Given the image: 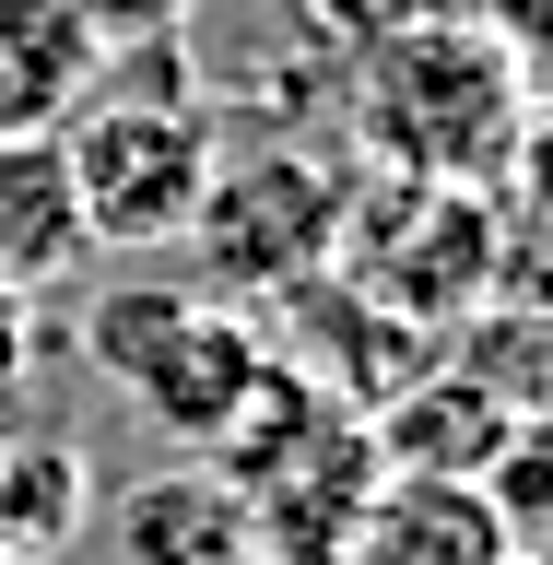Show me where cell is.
Here are the masks:
<instances>
[{"label": "cell", "mask_w": 553, "mask_h": 565, "mask_svg": "<svg viewBox=\"0 0 553 565\" xmlns=\"http://www.w3.org/2000/svg\"><path fill=\"white\" fill-rule=\"evenodd\" d=\"M483 494H494V519L519 530V542H553V413H519V424H507Z\"/></svg>", "instance_id": "12"}, {"label": "cell", "mask_w": 553, "mask_h": 565, "mask_svg": "<svg viewBox=\"0 0 553 565\" xmlns=\"http://www.w3.org/2000/svg\"><path fill=\"white\" fill-rule=\"evenodd\" d=\"M60 166H71V212H83V247L95 259H141V247H177L189 212H201L212 166H224V118L201 95H130L106 83L60 118Z\"/></svg>", "instance_id": "2"}, {"label": "cell", "mask_w": 553, "mask_h": 565, "mask_svg": "<svg viewBox=\"0 0 553 565\" xmlns=\"http://www.w3.org/2000/svg\"><path fill=\"white\" fill-rule=\"evenodd\" d=\"M507 177H519V201H530V212H553V118H530V130H519Z\"/></svg>", "instance_id": "15"}, {"label": "cell", "mask_w": 553, "mask_h": 565, "mask_svg": "<svg viewBox=\"0 0 553 565\" xmlns=\"http://www.w3.org/2000/svg\"><path fill=\"white\" fill-rule=\"evenodd\" d=\"M95 519V471L71 436H0V554L60 565L71 530Z\"/></svg>", "instance_id": "11"}, {"label": "cell", "mask_w": 553, "mask_h": 565, "mask_svg": "<svg viewBox=\"0 0 553 565\" xmlns=\"http://www.w3.org/2000/svg\"><path fill=\"white\" fill-rule=\"evenodd\" d=\"M71 12H83L95 47H153V35H189L201 0H71Z\"/></svg>", "instance_id": "13"}, {"label": "cell", "mask_w": 553, "mask_h": 565, "mask_svg": "<svg viewBox=\"0 0 553 565\" xmlns=\"http://www.w3.org/2000/svg\"><path fill=\"white\" fill-rule=\"evenodd\" d=\"M494 201L483 189H424V177H353L342 212V259L330 271L353 295H377L401 330H436V318H471L494 295Z\"/></svg>", "instance_id": "4"}, {"label": "cell", "mask_w": 553, "mask_h": 565, "mask_svg": "<svg viewBox=\"0 0 553 565\" xmlns=\"http://www.w3.org/2000/svg\"><path fill=\"white\" fill-rule=\"evenodd\" d=\"M83 212H71V166L60 141H0V282L47 295L60 271H83Z\"/></svg>", "instance_id": "9"}, {"label": "cell", "mask_w": 553, "mask_h": 565, "mask_svg": "<svg viewBox=\"0 0 553 565\" xmlns=\"http://www.w3.org/2000/svg\"><path fill=\"white\" fill-rule=\"evenodd\" d=\"M353 130L377 153V177H424V189H483L507 177L530 130V71L494 24H389L353 83Z\"/></svg>", "instance_id": "1"}, {"label": "cell", "mask_w": 553, "mask_h": 565, "mask_svg": "<svg viewBox=\"0 0 553 565\" xmlns=\"http://www.w3.org/2000/svg\"><path fill=\"white\" fill-rule=\"evenodd\" d=\"M95 35L71 0H0V141H60V118L95 95Z\"/></svg>", "instance_id": "8"}, {"label": "cell", "mask_w": 553, "mask_h": 565, "mask_svg": "<svg viewBox=\"0 0 553 565\" xmlns=\"http://www.w3.org/2000/svg\"><path fill=\"white\" fill-rule=\"evenodd\" d=\"M507 565H553V542H519V554H507Z\"/></svg>", "instance_id": "16"}, {"label": "cell", "mask_w": 553, "mask_h": 565, "mask_svg": "<svg viewBox=\"0 0 553 565\" xmlns=\"http://www.w3.org/2000/svg\"><path fill=\"white\" fill-rule=\"evenodd\" d=\"M118 565H247V507L224 471H153L118 507Z\"/></svg>", "instance_id": "10"}, {"label": "cell", "mask_w": 553, "mask_h": 565, "mask_svg": "<svg viewBox=\"0 0 553 565\" xmlns=\"http://www.w3.org/2000/svg\"><path fill=\"white\" fill-rule=\"evenodd\" d=\"M106 377L130 388V401L166 424L177 448H224V436L247 424V401L283 377V353L259 342L236 307H212V295H177V307L153 318V342H141L130 365H106Z\"/></svg>", "instance_id": "5"}, {"label": "cell", "mask_w": 553, "mask_h": 565, "mask_svg": "<svg viewBox=\"0 0 553 565\" xmlns=\"http://www.w3.org/2000/svg\"><path fill=\"white\" fill-rule=\"evenodd\" d=\"M342 212H353V177L330 166V153H295V141L224 153L201 212H189V247H201V271H212V282H189V295L236 307V295H295V282H318L342 259Z\"/></svg>", "instance_id": "3"}, {"label": "cell", "mask_w": 553, "mask_h": 565, "mask_svg": "<svg viewBox=\"0 0 553 565\" xmlns=\"http://www.w3.org/2000/svg\"><path fill=\"white\" fill-rule=\"evenodd\" d=\"M35 342H47V318H35V295H12L0 282V401L35 377Z\"/></svg>", "instance_id": "14"}, {"label": "cell", "mask_w": 553, "mask_h": 565, "mask_svg": "<svg viewBox=\"0 0 553 565\" xmlns=\"http://www.w3.org/2000/svg\"><path fill=\"white\" fill-rule=\"evenodd\" d=\"M0 565H24V554H0Z\"/></svg>", "instance_id": "17"}, {"label": "cell", "mask_w": 553, "mask_h": 565, "mask_svg": "<svg viewBox=\"0 0 553 565\" xmlns=\"http://www.w3.org/2000/svg\"><path fill=\"white\" fill-rule=\"evenodd\" d=\"M519 530L494 519L483 483H424V471H389L377 507L353 519V554L342 565H507Z\"/></svg>", "instance_id": "7"}, {"label": "cell", "mask_w": 553, "mask_h": 565, "mask_svg": "<svg viewBox=\"0 0 553 565\" xmlns=\"http://www.w3.org/2000/svg\"><path fill=\"white\" fill-rule=\"evenodd\" d=\"M507 401H494L471 365H424V377H401L365 413V448H377V471H424V483H483L494 448H507Z\"/></svg>", "instance_id": "6"}]
</instances>
